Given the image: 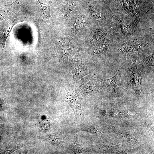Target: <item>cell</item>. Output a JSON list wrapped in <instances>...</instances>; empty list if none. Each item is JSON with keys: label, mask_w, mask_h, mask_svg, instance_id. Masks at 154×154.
Returning a JSON list of instances; mask_svg holds the SVG:
<instances>
[{"label": "cell", "mask_w": 154, "mask_h": 154, "mask_svg": "<svg viewBox=\"0 0 154 154\" xmlns=\"http://www.w3.org/2000/svg\"><path fill=\"white\" fill-rule=\"evenodd\" d=\"M67 92L65 100L72 109L75 118L81 121L84 118V115L81 108L82 97L79 90L74 86L66 85L64 86Z\"/></svg>", "instance_id": "1"}, {"label": "cell", "mask_w": 154, "mask_h": 154, "mask_svg": "<svg viewBox=\"0 0 154 154\" xmlns=\"http://www.w3.org/2000/svg\"><path fill=\"white\" fill-rule=\"evenodd\" d=\"M73 38L70 36L60 37L57 39L54 49V54L58 57L60 66H65L68 62V58L72 49L69 44Z\"/></svg>", "instance_id": "2"}, {"label": "cell", "mask_w": 154, "mask_h": 154, "mask_svg": "<svg viewBox=\"0 0 154 154\" xmlns=\"http://www.w3.org/2000/svg\"><path fill=\"white\" fill-rule=\"evenodd\" d=\"M126 68L127 84L136 93L139 94L142 89V77L138 72L136 60L130 61Z\"/></svg>", "instance_id": "3"}, {"label": "cell", "mask_w": 154, "mask_h": 154, "mask_svg": "<svg viewBox=\"0 0 154 154\" xmlns=\"http://www.w3.org/2000/svg\"><path fill=\"white\" fill-rule=\"evenodd\" d=\"M121 70L119 68L117 73L111 78L102 79L101 84L112 94H116L121 91Z\"/></svg>", "instance_id": "4"}, {"label": "cell", "mask_w": 154, "mask_h": 154, "mask_svg": "<svg viewBox=\"0 0 154 154\" xmlns=\"http://www.w3.org/2000/svg\"><path fill=\"white\" fill-rule=\"evenodd\" d=\"M69 64L74 80H79L88 74L84 63L78 57L71 56Z\"/></svg>", "instance_id": "5"}, {"label": "cell", "mask_w": 154, "mask_h": 154, "mask_svg": "<svg viewBox=\"0 0 154 154\" xmlns=\"http://www.w3.org/2000/svg\"><path fill=\"white\" fill-rule=\"evenodd\" d=\"M97 84L95 78L90 75L86 76L79 81V87L81 92L86 95H92L95 93Z\"/></svg>", "instance_id": "6"}, {"label": "cell", "mask_w": 154, "mask_h": 154, "mask_svg": "<svg viewBox=\"0 0 154 154\" xmlns=\"http://www.w3.org/2000/svg\"><path fill=\"white\" fill-rule=\"evenodd\" d=\"M15 24L12 21L6 22L3 26L1 30L3 31V37L1 41V43L3 46V49L6 50V42L7 38L9 36L11 30Z\"/></svg>", "instance_id": "7"}, {"label": "cell", "mask_w": 154, "mask_h": 154, "mask_svg": "<svg viewBox=\"0 0 154 154\" xmlns=\"http://www.w3.org/2000/svg\"><path fill=\"white\" fill-rule=\"evenodd\" d=\"M141 49V45L136 38L131 42L125 44L123 48V51L128 53L137 52Z\"/></svg>", "instance_id": "8"}, {"label": "cell", "mask_w": 154, "mask_h": 154, "mask_svg": "<svg viewBox=\"0 0 154 154\" xmlns=\"http://www.w3.org/2000/svg\"><path fill=\"white\" fill-rule=\"evenodd\" d=\"M39 3L42 9L43 17L41 21L46 19L51 18L50 7L53 0H37Z\"/></svg>", "instance_id": "9"}, {"label": "cell", "mask_w": 154, "mask_h": 154, "mask_svg": "<svg viewBox=\"0 0 154 154\" xmlns=\"http://www.w3.org/2000/svg\"><path fill=\"white\" fill-rule=\"evenodd\" d=\"M109 43V40L107 39H104L95 45L94 52L95 54L101 53L107 48Z\"/></svg>", "instance_id": "10"}, {"label": "cell", "mask_w": 154, "mask_h": 154, "mask_svg": "<svg viewBox=\"0 0 154 154\" xmlns=\"http://www.w3.org/2000/svg\"><path fill=\"white\" fill-rule=\"evenodd\" d=\"M154 54L148 56H145L141 61V65L143 66H154Z\"/></svg>", "instance_id": "11"}, {"label": "cell", "mask_w": 154, "mask_h": 154, "mask_svg": "<svg viewBox=\"0 0 154 154\" xmlns=\"http://www.w3.org/2000/svg\"><path fill=\"white\" fill-rule=\"evenodd\" d=\"M132 8L135 20L139 22V11L138 0H133Z\"/></svg>", "instance_id": "12"}, {"label": "cell", "mask_w": 154, "mask_h": 154, "mask_svg": "<svg viewBox=\"0 0 154 154\" xmlns=\"http://www.w3.org/2000/svg\"><path fill=\"white\" fill-rule=\"evenodd\" d=\"M71 148L74 152L80 153L82 149V148L78 143L77 138L74 140L71 146Z\"/></svg>", "instance_id": "13"}, {"label": "cell", "mask_w": 154, "mask_h": 154, "mask_svg": "<svg viewBox=\"0 0 154 154\" xmlns=\"http://www.w3.org/2000/svg\"><path fill=\"white\" fill-rule=\"evenodd\" d=\"M121 30L123 34L127 35L131 33V28L129 24L124 23L121 25Z\"/></svg>", "instance_id": "14"}, {"label": "cell", "mask_w": 154, "mask_h": 154, "mask_svg": "<svg viewBox=\"0 0 154 154\" xmlns=\"http://www.w3.org/2000/svg\"><path fill=\"white\" fill-rule=\"evenodd\" d=\"M90 11L93 17L96 19H98L100 17V13L98 9L94 7L89 6Z\"/></svg>", "instance_id": "15"}, {"label": "cell", "mask_w": 154, "mask_h": 154, "mask_svg": "<svg viewBox=\"0 0 154 154\" xmlns=\"http://www.w3.org/2000/svg\"><path fill=\"white\" fill-rule=\"evenodd\" d=\"M49 140L52 143L56 145H59L62 141L61 139L56 135L51 136L49 138Z\"/></svg>", "instance_id": "16"}, {"label": "cell", "mask_w": 154, "mask_h": 154, "mask_svg": "<svg viewBox=\"0 0 154 154\" xmlns=\"http://www.w3.org/2000/svg\"><path fill=\"white\" fill-rule=\"evenodd\" d=\"M103 33L101 31H97L92 41L93 43H95L100 39Z\"/></svg>", "instance_id": "17"}, {"label": "cell", "mask_w": 154, "mask_h": 154, "mask_svg": "<svg viewBox=\"0 0 154 154\" xmlns=\"http://www.w3.org/2000/svg\"><path fill=\"white\" fill-rule=\"evenodd\" d=\"M123 4L124 8L129 11L132 7V3L129 0H123Z\"/></svg>", "instance_id": "18"}, {"label": "cell", "mask_w": 154, "mask_h": 154, "mask_svg": "<svg viewBox=\"0 0 154 154\" xmlns=\"http://www.w3.org/2000/svg\"><path fill=\"white\" fill-rule=\"evenodd\" d=\"M84 25L82 19H79L77 20L76 23V27L78 30H80L83 27Z\"/></svg>", "instance_id": "19"}, {"label": "cell", "mask_w": 154, "mask_h": 154, "mask_svg": "<svg viewBox=\"0 0 154 154\" xmlns=\"http://www.w3.org/2000/svg\"><path fill=\"white\" fill-rule=\"evenodd\" d=\"M3 104V102L2 101V100L0 98V106L2 107Z\"/></svg>", "instance_id": "20"}]
</instances>
